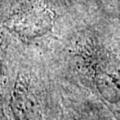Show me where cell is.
<instances>
[{
	"label": "cell",
	"instance_id": "obj_1",
	"mask_svg": "<svg viewBox=\"0 0 120 120\" xmlns=\"http://www.w3.org/2000/svg\"><path fill=\"white\" fill-rule=\"evenodd\" d=\"M10 106L15 120H42L38 99L29 86L22 81L14 85Z\"/></svg>",
	"mask_w": 120,
	"mask_h": 120
}]
</instances>
